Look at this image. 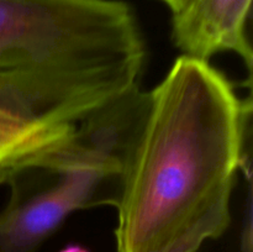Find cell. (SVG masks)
Segmentation results:
<instances>
[{"mask_svg":"<svg viewBox=\"0 0 253 252\" xmlns=\"http://www.w3.org/2000/svg\"><path fill=\"white\" fill-rule=\"evenodd\" d=\"M251 113L209 62L175 59L147 91L124 156L118 252H197L226 231Z\"/></svg>","mask_w":253,"mask_h":252,"instance_id":"obj_1","label":"cell"},{"mask_svg":"<svg viewBox=\"0 0 253 252\" xmlns=\"http://www.w3.org/2000/svg\"><path fill=\"white\" fill-rule=\"evenodd\" d=\"M146 46L123 0H0V110L78 128L138 88Z\"/></svg>","mask_w":253,"mask_h":252,"instance_id":"obj_2","label":"cell"},{"mask_svg":"<svg viewBox=\"0 0 253 252\" xmlns=\"http://www.w3.org/2000/svg\"><path fill=\"white\" fill-rule=\"evenodd\" d=\"M140 86L77 128L71 142L7 182L0 252H37L72 212L118 203L123 161L142 116Z\"/></svg>","mask_w":253,"mask_h":252,"instance_id":"obj_3","label":"cell"},{"mask_svg":"<svg viewBox=\"0 0 253 252\" xmlns=\"http://www.w3.org/2000/svg\"><path fill=\"white\" fill-rule=\"evenodd\" d=\"M252 0H188L173 14L172 39L183 56L209 62L220 52H234L252 68L246 34Z\"/></svg>","mask_w":253,"mask_h":252,"instance_id":"obj_4","label":"cell"},{"mask_svg":"<svg viewBox=\"0 0 253 252\" xmlns=\"http://www.w3.org/2000/svg\"><path fill=\"white\" fill-rule=\"evenodd\" d=\"M160 1L165 2V4L172 10L173 14H174V12L179 11V10L184 6L185 2H187L188 0H160Z\"/></svg>","mask_w":253,"mask_h":252,"instance_id":"obj_5","label":"cell"},{"mask_svg":"<svg viewBox=\"0 0 253 252\" xmlns=\"http://www.w3.org/2000/svg\"><path fill=\"white\" fill-rule=\"evenodd\" d=\"M58 252H90V251H89L88 249H85V247L81 246V245L72 244V245H67L66 247L59 250Z\"/></svg>","mask_w":253,"mask_h":252,"instance_id":"obj_6","label":"cell"}]
</instances>
